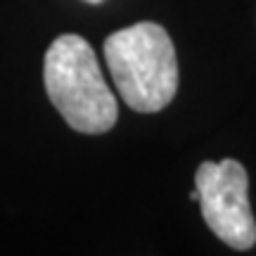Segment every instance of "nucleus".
Here are the masks:
<instances>
[{
  "label": "nucleus",
  "mask_w": 256,
  "mask_h": 256,
  "mask_svg": "<svg viewBox=\"0 0 256 256\" xmlns=\"http://www.w3.org/2000/svg\"><path fill=\"white\" fill-rule=\"evenodd\" d=\"M43 81L50 102L74 130L100 136L116 124V98L86 38L64 34L52 40L43 62Z\"/></svg>",
  "instance_id": "f257e3e1"
},
{
  "label": "nucleus",
  "mask_w": 256,
  "mask_h": 256,
  "mask_svg": "<svg viewBox=\"0 0 256 256\" xmlns=\"http://www.w3.org/2000/svg\"><path fill=\"white\" fill-rule=\"evenodd\" d=\"M104 60L121 100L140 114L164 110L178 90V60L166 28L140 22L104 40Z\"/></svg>",
  "instance_id": "f03ea898"
},
{
  "label": "nucleus",
  "mask_w": 256,
  "mask_h": 256,
  "mask_svg": "<svg viewBox=\"0 0 256 256\" xmlns=\"http://www.w3.org/2000/svg\"><path fill=\"white\" fill-rule=\"evenodd\" d=\"M86 2H102V0H86Z\"/></svg>",
  "instance_id": "20e7f679"
},
{
  "label": "nucleus",
  "mask_w": 256,
  "mask_h": 256,
  "mask_svg": "<svg viewBox=\"0 0 256 256\" xmlns=\"http://www.w3.org/2000/svg\"><path fill=\"white\" fill-rule=\"evenodd\" d=\"M200 209L211 232L232 249H252L256 242V220L249 206V180L244 166L235 159L218 164L204 162L194 174Z\"/></svg>",
  "instance_id": "7ed1b4c3"
}]
</instances>
